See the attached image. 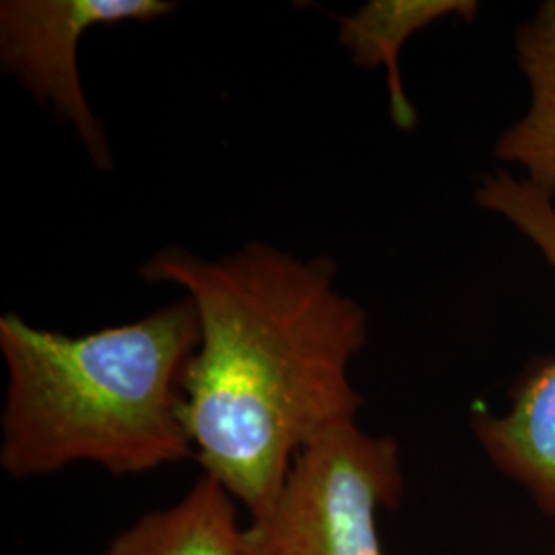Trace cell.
Here are the masks:
<instances>
[{"mask_svg":"<svg viewBox=\"0 0 555 555\" xmlns=\"http://www.w3.org/2000/svg\"><path fill=\"white\" fill-rule=\"evenodd\" d=\"M336 259H300L263 241L219 259L169 245L140 278L176 284L199 318L185 383V426L206 476L251 516L276 500L298 453L354 422L350 362L366 311L336 288Z\"/></svg>","mask_w":555,"mask_h":555,"instance_id":"1","label":"cell"},{"mask_svg":"<svg viewBox=\"0 0 555 555\" xmlns=\"http://www.w3.org/2000/svg\"><path fill=\"white\" fill-rule=\"evenodd\" d=\"M198 346L190 297L85 336L2 315V472L29 479L95 463L139 476L194 456L183 383Z\"/></svg>","mask_w":555,"mask_h":555,"instance_id":"2","label":"cell"},{"mask_svg":"<svg viewBox=\"0 0 555 555\" xmlns=\"http://www.w3.org/2000/svg\"><path fill=\"white\" fill-rule=\"evenodd\" d=\"M403 492L396 438L339 424L298 453L276 500L249 518L243 555H387L378 513Z\"/></svg>","mask_w":555,"mask_h":555,"instance_id":"3","label":"cell"},{"mask_svg":"<svg viewBox=\"0 0 555 555\" xmlns=\"http://www.w3.org/2000/svg\"><path fill=\"white\" fill-rule=\"evenodd\" d=\"M476 204L508 220L555 272V204L529 179L506 171L483 176ZM469 426L498 472L555 520V357L533 358L511 391V408L494 414L477 408Z\"/></svg>","mask_w":555,"mask_h":555,"instance_id":"4","label":"cell"},{"mask_svg":"<svg viewBox=\"0 0 555 555\" xmlns=\"http://www.w3.org/2000/svg\"><path fill=\"white\" fill-rule=\"evenodd\" d=\"M167 0H4L0 4V62L41 107L73 126L100 171L114 159L101 119L80 82V38L100 25L155 21L176 11Z\"/></svg>","mask_w":555,"mask_h":555,"instance_id":"5","label":"cell"},{"mask_svg":"<svg viewBox=\"0 0 555 555\" xmlns=\"http://www.w3.org/2000/svg\"><path fill=\"white\" fill-rule=\"evenodd\" d=\"M243 535L237 500L202 474L173 506L140 516L114 537L103 555H243Z\"/></svg>","mask_w":555,"mask_h":555,"instance_id":"6","label":"cell"},{"mask_svg":"<svg viewBox=\"0 0 555 555\" xmlns=\"http://www.w3.org/2000/svg\"><path fill=\"white\" fill-rule=\"evenodd\" d=\"M477 13L479 2L476 0H371L354 15L339 17L337 40L357 66H383L387 70L391 119L399 130H414L416 107L405 93L399 70L403 43L444 17L472 23Z\"/></svg>","mask_w":555,"mask_h":555,"instance_id":"7","label":"cell"},{"mask_svg":"<svg viewBox=\"0 0 555 555\" xmlns=\"http://www.w3.org/2000/svg\"><path fill=\"white\" fill-rule=\"evenodd\" d=\"M518 66L531 85L529 112L494 146L496 159L515 163L555 198V0H545L515 36Z\"/></svg>","mask_w":555,"mask_h":555,"instance_id":"8","label":"cell"}]
</instances>
